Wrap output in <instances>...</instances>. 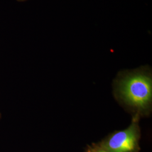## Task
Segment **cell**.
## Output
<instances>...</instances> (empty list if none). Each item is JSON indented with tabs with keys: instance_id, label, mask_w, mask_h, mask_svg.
I'll use <instances>...</instances> for the list:
<instances>
[{
	"instance_id": "2",
	"label": "cell",
	"mask_w": 152,
	"mask_h": 152,
	"mask_svg": "<svg viewBox=\"0 0 152 152\" xmlns=\"http://www.w3.org/2000/svg\"><path fill=\"white\" fill-rule=\"evenodd\" d=\"M139 129L137 121L126 130L115 132L104 145L109 152H134L137 147Z\"/></svg>"
},
{
	"instance_id": "3",
	"label": "cell",
	"mask_w": 152,
	"mask_h": 152,
	"mask_svg": "<svg viewBox=\"0 0 152 152\" xmlns=\"http://www.w3.org/2000/svg\"><path fill=\"white\" fill-rule=\"evenodd\" d=\"M109 152L107 150H105V149H96V150H94L92 152Z\"/></svg>"
},
{
	"instance_id": "4",
	"label": "cell",
	"mask_w": 152,
	"mask_h": 152,
	"mask_svg": "<svg viewBox=\"0 0 152 152\" xmlns=\"http://www.w3.org/2000/svg\"><path fill=\"white\" fill-rule=\"evenodd\" d=\"M16 1H18V2H24V1H26L27 0H16Z\"/></svg>"
},
{
	"instance_id": "5",
	"label": "cell",
	"mask_w": 152,
	"mask_h": 152,
	"mask_svg": "<svg viewBox=\"0 0 152 152\" xmlns=\"http://www.w3.org/2000/svg\"><path fill=\"white\" fill-rule=\"evenodd\" d=\"M1 117H2V115H1V112H0V119L1 118Z\"/></svg>"
},
{
	"instance_id": "1",
	"label": "cell",
	"mask_w": 152,
	"mask_h": 152,
	"mask_svg": "<svg viewBox=\"0 0 152 152\" xmlns=\"http://www.w3.org/2000/svg\"><path fill=\"white\" fill-rule=\"evenodd\" d=\"M152 79L142 71L130 73L120 82V94L127 103L139 109H145L152 100Z\"/></svg>"
}]
</instances>
